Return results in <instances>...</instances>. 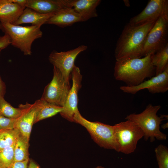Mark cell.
I'll return each mask as SVG.
<instances>
[{
	"label": "cell",
	"mask_w": 168,
	"mask_h": 168,
	"mask_svg": "<svg viewBox=\"0 0 168 168\" xmlns=\"http://www.w3.org/2000/svg\"><path fill=\"white\" fill-rule=\"evenodd\" d=\"M155 21L135 26L128 23L125 25L116 43L115 50L116 61L143 57L147 36Z\"/></svg>",
	"instance_id": "cell-1"
},
{
	"label": "cell",
	"mask_w": 168,
	"mask_h": 168,
	"mask_svg": "<svg viewBox=\"0 0 168 168\" xmlns=\"http://www.w3.org/2000/svg\"><path fill=\"white\" fill-rule=\"evenodd\" d=\"M151 55L116 61L114 68L115 79L125 82L127 86H133L140 84L146 78L155 76V68L152 62Z\"/></svg>",
	"instance_id": "cell-2"
},
{
	"label": "cell",
	"mask_w": 168,
	"mask_h": 168,
	"mask_svg": "<svg viewBox=\"0 0 168 168\" xmlns=\"http://www.w3.org/2000/svg\"><path fill=\"white\" fill-rule=\"evenodd\" d=\"M161 106L148 104L145 110L138 114H131L125 118L126 120L133 121L142 129L144 134L146 141L149 139L151 142L156 139L165 140L167 135L160 130V125L161 122L167 118V115H162L159 117L157 113Z\"/></svg>",
	"instance_id": "cell-3"
},
{
	"label": "cell",
	"mask_w": 168,
	"mask_h": 168,
	"mask_svg": "<svg viewBox=\"0 0 168 168\" xmlns=\"http://www.w3.org/2000/svg\"><path fill=\"white\" fill-rule=\"evenodd\" d=\"M41 26L31 25L23 26L7 22H0V29L10 37L11 44L25 55H31L33 42L42 37Z\"/></svg>",
	"instance_id": "cell-4"
},
{
	"label": "cell",
	"mask_w": 168,
	"mask_h": 168,
	"mask_svg": "<svg viewBox=\"0 0 168 168\" xmlns=\"http://www.w3.org/2000/svg\"><path fill=\"white\" fill-rule=\"evenodd\" d=\"M114 136L117 145V152L125 154L133 152L138 141L144 137L140 128L129 120L114 125Z\"/></svg>",
	"instance_id": "cell-5"
},
{
	"label": "cell",
	"mask_w": 168,
	"mask_h": 168,
	"mask_svg": "<svg viewBox=\"0 0 168 168\" xmlns=\"http://www.w3.org/2000/svg\"><path fill=\"white\" fill-rule=\"evenodd\" d=\"M73 122L79 124L88 131L92 139L99 146L117 151L114 126L99 122H91L84 118L79 111L75 115Z\"/></svg>",
	"instance_id": "cell-6"
},
{
	"label": "cell",
	"mask_w": 168,
	"mask_h": 168,
	"mask_svg": "<svg viewBox=\"0 0 168 168\" xmlns=\"http://www.w3.org/2000/svg\"><path fill=\"white\" fill-rule=\"evenodd\" d=\"M168 5L155 21L147 36L142 57L155 54L168 44Z\"/></svg>",
	"instance_id": "cell-7"
},
{
	"label": "cell",
	"mask_w": 168,
	"mask_h": 168,
	"mask_svg": "<svg viewBox=\"0 0 168 168\" xmlns=\"http://www.w3.org/2000/svg\"><path fill=\"white\" fill-rule=\"evenodd\" d=\"M71 89L60 71L54 66L52 80L45 87L40 99L63 107Z\"/></svg>",
	"instance_id": "cell-8"
},
{
	"label": "cell",
	"mask_w": 168,
	"mask_h": 168,
	"mask_svg": "<svg viewBox=\"0 0 168 168\" xmlns=\"http://www.w3.org/2000/svg\"><path fill=\"white\" fill-rule=\"evenodd\" d=\"M87 46L81 45L67 51L58 52L54 50L49 56L50 62L60 72L65 80L70 83L71 73L75 65L77 56L87 49Z\"/></svg>",
	"instance_id": "cell-9"
},
{
	"label": "cell",
	"mask_w": 168,
	"mask_h": 168,
	"mask_svg": "<svg viewBox=\"0 0 168 168\" xmlns=\"http://www.w3.org/2000/svg\"><path fill=\"white\" fill-rule=\"evenodd\" d=\"M72 86L68 95L61 116L68 121L73 122L75 114L79 111L78 109V95L82 87V75L79 68L75 65L71 73Z\"/></svg>",
	"instance_id": "cell-10"
},
{
	"label": "cell",
	"mask_w": 168,
	"mask_h": 168,
	"mask_svg": "<svg viewBox=\"0 0 168 168\" xmlns=\"http://www.w3.org/2000/svg\"><path fill=\"white\" fill-rule=\"evenodd\" d=\"M147 89L152 94L164 93L168 90V67L161 73L144 81L133 86H122L120 89L125 93L135 94L139 91Z\"/></svg>",
	"instance_id": "cell-11"
},
{
	"label": "cell",
	"mask_w": 168,
	"mask_h": 168,
	"mask_svg": "<svg viewBox=\"0 0 168 168\" xmlns=\"http://www.w3.org/2000/svg\"><path fill=\"white\" fill-rule=\"evenodd\" d=\"M167 5V0H151L140 13L130 19L129 23L135 26L150 21H156Z\"/></svg>",
	"instance_id": "cell-12"
},
{
	"label": "cell",
	"mask_w": 168,
	"mask_h": 168,
	"mask_svg": "<svg viewBox=\"0 0 168 168\" xmlns=\"http://www.w3.org/2000/svg\"><path fill=\"white\" fill-rule=\"evenodd\" d=\"M70 0H27L26 7L42 14L55 13L65 8H71Z\"/></svg>",
	"instance_id": "cell-13"
},
{
	"label": "cell",
	"mask_w": 168,
	"mask_h": 168,
	"mask_svg": "<svg viewBox=\"0 0 168 168\" xmlns=\"http://www.w3.org/2000/svg\"><path fill=\"white\" fill-rule=\"evenodd\" d=\"M19 105L22 108L23 112L21 116L17 119L16 128L21 135L29 139L32 126L35 124V106L33 104L27 103Z\"/></svg>",
	"instance_id": "cell-14"
},
{
	"label": "cell",
	"mask_w": 168,
	"mask_h": 168,
	"mask_svg": "<svg viewBox=\"0 0 168 168\" xmlns=\"http://www.w3.org/2000/svg\"><path fill=\"white\" fill-rule=\"evenodd\" d=\"M79 22H82L80 15L72 8H65L55 13L45 24L64 27Z\"/></svg>",
	"instance_id": "cell-15"
},
{
	"label": "cell",
	"mask_w": 168,
	"mask_h": 168,
	"mask_svg": "<svg viewBox=\"0 0 168 168\" xmlns=\"http://www.w3.org/2000/svg\"><path fill=\"white\" fill-rule=\"evenodd\" d=\"M101 2L100 0H70V5L80 15L82 21H85L97 16L96 7Z\"/></svg>",
	"instance_id": "cell-16"
},
{
	"label": "cell",
	"mask_w": 168,
	"mask_h": 168,
	"mask_svg": "<svg viewBox=\"0 0 168 168\" xmlns=\"http://www.w3.org/2000/svg\"><path fill=\"white\" fill-rule=\"evenodd\" d=\"M25 8L11 0H0V22L13 24Z\"/></svg>",
	"instance_id": "cell-17"
},
{
	"label": "cell",
	"mask_w": 168,
	"mask_h": 168,
	"mask_svg": "<svg viewBox=\"0 0 168 168\" xmlns=\"http://www.w3.org/2000/svg\"><path fill=\"white\" fill-rule=\"evenodd\" d=\"M33 104L35 110V124L60 113L63 110L62 107L41 99L36 100Z\"/></svg>",
	"instance_id": "cell-18"
},
{
	"label": "cell",
	"mask_w": 168,
	"mask_h": 168,
	"mask_svg": "<svg viewBox=\"0 0 168 168\" xmlns=\"http://www.w3.org/2000/svg\"><path fill=\"white\" fill-rule=\"evenodd\" d=\"M54 13L42 14L30 8L26 7L13 24L19 25L29 23L31 24L32 26H41Z\"/></svg>",
	"instance_id": "cell-19"
},
{
	"label": "cell",
	"mask_w": 168,
	"mask_h": 168,
	"mask_svg": "<svg viewBox=\"0 0 168 168\" xmlns=\"http://www.w3.org/2000/svg\"><path fill=\"white\" fill-rule=\"evenodd\" d=\"M29 141L20 133L14 147V161L29 160Z\"/></svg>",
	"instance_id": "cell-20"
},
{
	"label": "cell",
	"mask_w": 168,
	"mask_h": 168,
	"mask_svg": "<svg viewBox=\"0 0 168 168\" xmlns=\"http://www.w3.org/2000/svg\"><path fill=\"white\" fill-rule=\"evenodd\" d=\"M152 63L155 68V75L162 72L168 67V44L151 56Z\"/></svg>",
	"instance_id": "cell-21"
},
{
	"label": "cell",
	"mask_w": 168,
	"mask_h": 168,
	"mask_svg": "<svg viewBox=\"0 0 168 168\" xmlns=\"http://www.w3.org/2000/svg\"><path fill=\"white\" fill-rule=\"evenodd\" d=\"M22 112V108L20 105L18 108H15L6 101L4 97H0V114L7 118L16 119L21 116Z\"/></svg>",
	"instance_id": "cell-22"
},
{
	"label": "cell",
	"mask_w": 168,
	"mask_h": 168,
	"mask_svg": "<svg viewBox=\"0 0 168 168\" xmlns=\"http://www.w3.org/2000/svg\"><path fill=\"white\" fill-rule=\"evenodd\" d=\"M20 133L17 128L0 131V149L14 145Z\"/></svg>",
	"instance_id": "cell-23"
},
{
	"label": "cell",
	"mask_w": 168,
	"mask_h": 168,
	"mask_svg": "<svg viewBox=\"0 0 168 168\" xmlns=\"http://www.w3.org/2000/svg\"><path fill=\"white\" fill-rule=\"evenodd\" d=\"M12 146L0 149V167L8 168L14 162V147Z\"/></svg>",
	"instance_id": "cell-24"
},
{
	"label": "cell",
	"mask_w": 168,
	"mask_h": 168,
	"mask_svg": "<svg viewBox=\"0 0 168 168\" xmlns=\"http://www.w3.org/2000/svg\"><path fill=\"white\" fill-rule=\"evenodd\" d=\"M159 168H168V149L162 145H158L155 150Z\"/></svg>",
	"instance_id": "cell-25"
},
{
	"label": "cell",
	"mask_w": 168,
	"mask_h": 168,
	"mask_svg": "<svg viewBox=\"0 0 168 168\" xmlns=\"http://www.w3.org/2000/svg\"><path fill=\"white\" fill-rule=\"evenodd\" d=\"M16 119L7 118L0 114V131L16 128Z\"/></svg>",
	"instance_id": "cell-26"
},
{
	"label": "cell",
	"mask_w": 168,
	"mask_h": 168,
	"mask_svg": "<svg viewBox=\"0 0 168 168\" xmlns=\"http://www.w3.org/2000/svg\"><path fill=\"white\" fill-rule=\"evenodd\" d=\"M11 44V39L7 35L0 36V49H5Z\"/></svg>",
	"instance_id": "cell-27"
},
{
	"label": "cell",
	"mask_w": 168,
	"mask_h": 168,
	"mask_svg": "<svg viewBox=\"0 0 168 168\" xmlns=\"http://www.w3.org/2000/svg\"><path fill=\"white\" fill-rule=\"evenodd\" d=\"M29 160L14 161L8 168H28Z\"/></svg>",
	"instance_id": "cell-28"
},
{
	"label": "cell",
	"mask_w": 168,
	"mask_h": 168,
	"mask_svg": "<svg viewBox=\"0 0 168 168\" xmlns=\"http://www.w3.org/2000/svg\"><path fill=\"white\" fill-rule=\"evenodd\" d=\"M2 49H0V54ZM6 92V86L0 76V97H4Z\"/></svg>",
	"instance_id": "cell-29"
},
{
	"label": "cell",
	"mask_w": 168,
	"mask_h": 168,
	"mask_svg": "<svg viewBox=\"0 0 168 168\" xmlns=\"http://www.w3.org/2000/svg\"><path fill=\"white\" fill-rule=\"evenodd\" d=\"M28 168H40L39 166L32 159H29Z\"/></svg>",
	"instance_id": "cell-30"
},
{
	"label": "cell",
	"mask_w": 168,
	"mask_h": 168,
	"mask_svg": "<svg viewBox=\"0 0 168 168\" xmlns=\"http://www.w3.org/2000/svg\"><path fill=\"white\" fill-rule=\"evenodd\" d=\"M123 2L125 5L127 7H129L130 6V2L128 0H124Z\"/></svg>",
	"instance_id": "cell-31"
},
{
	"label": "cell",
	"mask_w": 168,
	"mask_h": 168,
	"mask_svg": "<svg viewBox=\"0 0 168 168\" xmlns=\"http://www.w3.org/2000/svg\"><path fill=\"white\" fill-rule=\"evenodd\" d=\"M95 168H104V167H102V166H97L96 167H95Z\"/></svg>",
	"instance_id": "cell-32"
},
{
	"label": "cell",
	"mask_w": 168,
	"mask_h": 168,
	"mask_svg": "<svg viewBox=\"0 0 168 168\" xmlns=\"http://www.w3.org/2000/svg\"><path fill=\"white\" fill-rule=\"evenodd\" d=\"M0 168H1L0 167Z\"/></svg>",
	"instance_id": "cell-33"
}]
</instances>
